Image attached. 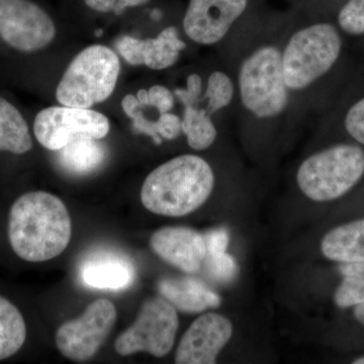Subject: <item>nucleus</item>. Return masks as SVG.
<instances>
[{"mask_svg":"<svg viewBox=\"0 0 364 364\" xmlns=\"http://www.w3.org/2000/svg\"><path fill=\"white\" fill-rule=\"evenodd\" d=\"M71 235L70 215L58 196L31 191L11 205L9 240L23 260L44 262L57 257L68 246Z\"/></svg>","mask_w":364,"mask_h":364,"instance_id":"obj_1","label":"nucleus"},{"mask_svg":"<svg viewBox=\"0 0 364 364\" xmlns=\"http://www.w3.org/2000/svg\"><path fill=\"white\" fill-rule=\"evenodd\" d=\"M215 173L207 160L198 155L172 158L146 177L141 202L153 214L183 217L207 202L215 188Z\"/></svg>","mask_w":364,"mask_h":364,"instance_id":"obj_2","label":"nucleus"},{"mask_svg":"<svg viewBox=\"0 0 364 364\" xmlns=\"http://www.w3.org/2000/svg\"><path fill=\"white\" fill-rule=\"evenodd\" d=\"M282 43L265 41L245 54L237 70L242 109L256 121L272 122L291 112L294 95L284 81Z\"/></svg>","mask_w":364,"mask_h":364,"instance_id":"obj_3","label":"nucleus"},{"mask_svg":"<svg viewBox=\"0 0 364 364\" xmlns=\"http://www.w3.org/2000/svg\"><path fill=\"white\" fill-rule=\"evenodd\" d=\"M341 52V36L332 23H313L294 31L282 49V72L289 90L294 95L310 90L329 73Z\"/></svg>","mask_w":364,"mask_h":364,"instance_id":"obj_4","label":"nucleus"},{"mask_svg":"<svg viewBox=\"0 0 364 364\" xmlns=\"http://www.w3.org/2000/svg\"><path fill=\"white\" fill-rule=\"evenodd\" d=\"M364 176V150L358 144L330 146L306 157L296 170V184L309 200H338Z\"/></svg>","mask_w":364,"mask_h":364,"instance_id":"obj_5","label":"nucleus"},{"mask_svg":"<svg viewBox=\"0 0 364 364\" xmlns=\"http://www.w3.org/2000/svg\"><path fill=\"white\" fill-rule=\"evenodd\" d=\"M121 73L117 53L104 45H92L70 62L56 88L61 105L90 109L104 102L114 90Z\"/></svg>","mask_w":364,"mask_h":364,"instance_id":"obj_6","label":"nucleus"},{"mask_svg":"<svg viewBox=\"0 0 364 364\" xmlns=\"http://www.w3.org/2000/svg\"><path fill=\"white\" fill-rule=\"evenodd\" d=\"M57 28L51 14L35 0H0V48L31 56L49 47Z\"/></svg>","mask_w":364,"mask_h":364,"instance_id":"obj_7","label":"nucleus"},{"mask_svg":"<svg viewBox=\"0 0 364 364\" xmlns=\"http://www.w3.org/2000/svg\"><path fill=\"white\" fill-rule=\"evenodd\" d=\"M179 321L176 309L164 299L146 301L134 324L122 333L114 342L119 355L148 352L161 358L176 343Z\"/></svg>","mask_w":364,"mask_h":364,"instance_id":"obj_8","label":"nucleus"},{"mask_svg":"<svg viewBox=\"0 0 364 364\" xmlns=\"http://www.w3.org/2000/svg\"><path fill=\"white\" fill-rule=\"evenodd\" d=\"M111 130L104 114L81 107H50L38 112L33 123L36 140L45 149L59 151L79 138L104 139Z\"/></svg>","mask_w":364,"mask_h":364,"instance_id":"obj_9","label":"nucleus"},{"mask_svg":"<svg viewBox=\"0 0 364 364\" xmlns=\"http://www.w3.org/2000/svg\"><path fill=\"white\" fill-rule=\"evenodd\" d=\"M117 321V309L109 299L92 301L85 313L59 328L55 337L62 355L74 361L92 358L111 334Z\"/></svg>","mask_w":364,"mask_h":364,"instance_id":"obj_10","label":"nucleus"},{"mask_svg":"<svg viewBox=\"0 0 364 364\" xmlns=\"http://www.w3.org/2000/svg\"><path fill=\"white\" fill-rule=\"evenodd\" d=\"M247 0H189L182 26L196 44L221 42L245 11Z\"/></svg>","mask_w":364,"mask_h":364,"instance_id":"obj_11","label":"nucleus"},{"mask_svg":"<svg viewBox=\"0 0 364 364\" xmlns=\"http://www.w3.org/2000/svg\"><path fill=\"white\" fill-rule=\"evenodd\" d=\"M233 324L217 313H205L196 318L179 342L177 364H213L233 336Z\"/></svg>","mask_w":364,"mask_h":364,"instance_id":"obj_12","label":"nucleus"},{"mask_svg":"<svg viewBox=\"0 0 364 364\" xmlns=\"http://www.w3.org/2000/svg\"><path fill=\"white\" fill-rule=\"evenodd\" d=\"M186 48L178 30L172 26L165 28L155 38L138 39L124 35L116 42L117 51L127 63L157 71L173 66Z\"/></svg>","mask_w":364,"mask_h":364,"instance_id":"obj_13","label":"nucleus"},{"mask_svg":"<svg viewBox=\"0 0 364 364\" xmlns=\"http://www.w3.org/2000/svg\"><path fill=\"white\" fill-rule=\"evenodd\" d=\"M150 246L163 261L186 273L198 272L207 255L205 236L188 227L157 230Z\"/></svg>","mask_w":364,"mask_h":364,"instance_id":"obj_14","label":"nucleus"},{"mask_svg":"<svg viewBox=\"0 0 364 364\" xmlns=\"http://www.w3.org/2000/svg\"><path fill=\"white\" fill-rule=\"evenodd\" d=\"M79 277L86 287L105 291H121L136 279V267L127 255L116 251L100 250L86 256Z\"/></svg>","mask_w":364,"mask_h":364,"instance_id":"obj_15","label":"nucleus"},{"mask_svg":"<svg viewBox=\"0 0 364 364\" xmlns=\"http://www.w3.org/2000/svg\"><path fill=\"white\" fill-rule=\"evenodd\" d=\"M163 298L176 310L183 313H200L208 309L219 308L222 299L203 282L191 277L164 279L158 284Z\"/></svg>","mask_w":364,"mask_h":364,"instance_id":"obj_16","label":"nucleus"},{"mask_svg":"<svg viewBox=\"0 0 364 364\" xmlns=\"http://www.w3.org/2000/svg\"><path fill=\"white\" fill-rule=\"evenodd\" d=\"M321 252L327 259L344 263H364V219L333 228L321 241Z\"/></svg>","mask_w":364,"mask_h":364,"instance_id":"obj_17","label":"nucleus"},{"mask_svg":"<svg viewBox=\"0 0 364 364\" xmlns=\"http://www.w3.org/2000/svg\"><path fill=\"white\" fill-rule=\"evenodd\" d=\"M30 124L9 98L0 95V153L23 156L33 150Z\"/></svg>","mask_w":364,"mask_h":364,"instance_id":"obj_18","label":"nucleus"},{"mask_svg":"<svg viewBox=\"0 0 364 364\" xmlns=\"http://www.w3.org/2000/svg\"><path fill=\"white\" fill-rule=\"evenodd\" d=\"M57 156L60 168L72 176H87L102 166L107 150L97 139L79 138L62 148Z\"/></svg>","mask_w":364,"mask_h":364,"instance_id":"obj_19","label":"nucleus"},{"mask_svg":"<svg viewBox=\"0 0 364 364\" xmlns=\"http://www.w3.org/2000/svg\"><path fill=\"white\" fill-rule=\"evenodd\" d=\"M26 339V325L20 310L0 296V360L14 355Z\"/></svg>","mask_w":364,"mask_h":364,"instance_id":"obj_20","label":"nucleus"},{"mask_svg":"<svg viewBox=\"0 0 364 364\" xmlns=\"http://www.w3.org/2000/svg\"><path fill=\"white\" fill-rule=\"evenodd\" d=\"M181 131L188 139L189 147L198 151L208 149L218 136L212 116L200 107H184Z\"/></svg>","mask_w":364,"mask_h":364,"instance_id":"obj_21","label":"nucleus"},{"mask_svg":"<svg viewBox=\"0 0 364 364\" xmlns=\"http://www.w3.org/2000/svg\"><path fill=\"white\" fill-rule=\"evenodd\" d=\"M342 280L335 291V305L340 309L354 308L364 304V263L340 264Z\"/></svg>","mask_w":364,"mask_h":364,"instance_id":"obj_22","label":"nucleus"},{"mask_svg":"<svg viewBox=\"0 0 364 364\" xmlns=\"http://www.w3.org/2000/svg\"><path fill=\"white\" fill-rule=\"evenodd\" d=\"M236 85L233 79L226 72L217 70L208 75L207 87L203 95L202 102L210 116L226 109L233 102Z\"/></svg>","mask_w":364,"mask_h":364,"instance_id":"obj_23","label":"nucleus"},{"mask_svg":"<svg viewBox=\"0 0 364 364\" xmlns=\"http://www.w3.org/2000/svg\"><path fill=\"white\" fill-rule=\"evenodd\" d=\"M136 97L141 107H153L159 114L171 112L174 107L173 95L163 85H153L149 90H139Z\"/></svg>","mask_w":364,"mask_h":364,"instance_id":"obj_24","label":"nucleus"},{"mask_svg":"<svg viewBox=\"0 0 364 364\" xmlns=\"http://www.w3.org/2000/svg\"><path fill=\"white\" fill-rule=\"evenodd\" d=\"M338 25L349 35H364V0H349L340 11Z\"/></svg>","mask_w":364,"mask_h":364,"instance_id":"obj_25","label":"nucleus"},{"mask_svg":"<svg viewBox=\"0 0 364 364\" xmlns=\"http://www.w3.org/2000/svg\"><path fill=\"white\" fill-rule=\"evenodd\" d=\"M151 0H81L83 6L93 13L121 16L130 9H140Z\"/></svg>","mask_w":364,"mask_h":364,"instance_id":"obj_26","label":"nucleus"},{"mask_svg":"<svg viewBox=\"0 0 364 364\" xmlns=\"http://www.w3.org/2000/svg\"><path fill=\"white\" fill-rule=\"evenodd\" d=\"M208 272L220 282L233 279L237 273V264L233 256L225 252L207 253L205 258Z\"/></svg>","mask_w":364,"mask_h":364,"instance_id":"obj_27","label":"nucleus"},{"mask_svg":"<svg viewBox=\"0 0 364 364\" xmlns=\"http://www.w3.org/2000/svg\"><path fill=\"white\" fill-rule=\"evenodd\" d=\"M344 127L356 143L364 146V97L349 107L345 114Z\"/></svg>","mask_w":364,"mask_h":364,"instance_id":"obj_28","label":"nucleus"},{"mask_svg":"<svg viewBox=\"0 0 364 364\" xmlns=\"http://www.w3.org/2000/svg\"><path fill=\"white\" fill-rule=\"evenodd\" d=\"M174 95L184 107H200L203 97V79L198 74L193 73L186 79V88H177Z\"/></svg>","mask_w":364,"mask_h":364,"instance_id":"obj_29","label":"nucleus"},{"mask_svg":"<svg viewBox=\"0 0 364 364\" xmlns=\"http://www.w3.org/2000/svg\"><path fill=\"white\" fill-rule=\"evenodd\" d=\"M158 135L162 140H176L181 133V119L171 112L159 114L156 119Z\"/></svg>","mask_w":364,"mask_h":364,"instance_id":"obj_30","label":"nucleus"},{"mask_svg":"<svg viewBox=\"0 0 364 364\" xmlns=\"http://www.w3.org/2000/svg\"><path fill=\"white\" fill-rule=\"evenodd\" d=\"M207 253L225 252L229 245V234L227 230L217 229L208 232L205 236Z\"/></svg>","mask_w":364,"mask_h":364,"instance_id":"obj_31","label":"nucleus"},{"mask_svg":"<svg viewBox=\"0 0 364 364\" xmlns=\"http://www.w3.org/2000/svg\"><path fill=\"white\" fill-rule=\"evenodd\" d=\"M353 315L358 322L364 326V304L354 306Z\"/></svg>","mask_w":364,"mask_h":364,"instance_id":"obj_32","label":"nucleus"},{"mask_svg":"<svg viewBox=\"0 0 364 364\" xmlns=\"http://www.w3.org/2000/svg\"><path fill=\"white\" fill-rule=\"evenodd\" d=\"M150 16L152 20L158 21L162 18V13L160 9H154V11H151Z\"/></svg>","mask_w":364,"mask_h":364,"instance_id":"obj_33","label":"nucleus"},{"mask_svg":"<svg viewBox=\"0 0 364 364\" xmlns=\"http://www.w3.org/2000/svg\"><path fill=\"white\" fill-rule=\"evenodd\" d=\"M352 363H353V364H364V355L359 356V358L354 359V360L352 361Z\"/></svg>","mask_w":364,"mask_h":364,"instance_id":"obj_34","label":"nucleus"},{"mask_svg":"<svg viewBox=\"0 0 364 364\" xmlns=\"http://www.w3.org/2000/svg\"><path fill=\"white\" fill-rule=\"evenodd\" d=\"M102 33H104V31H102V28H98V30L95 31V37L100 38Z\"/></svg>","mask_w":364,"mask_h":364,"instance_id":"obj_35","label":"nucleus"}]
</instances>
